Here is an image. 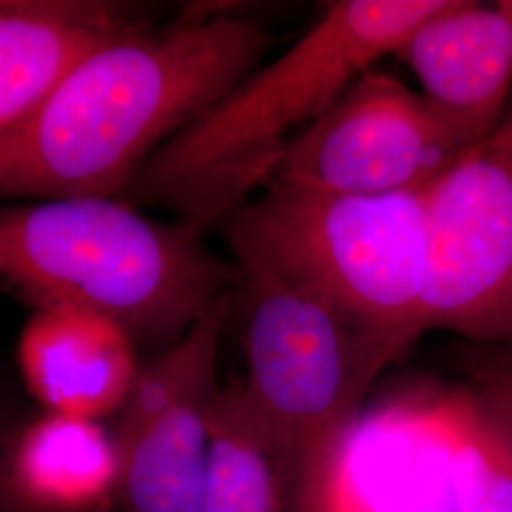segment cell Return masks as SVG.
<instances>
[{
  "instance_id": "6da1fadb",
  "label": "cell",
  "mask_w": 512,
  "mask_h": 512,
  "mask_svg": "<svg viewBox=\"0 0 512 512\" xmlns=\"http://www.w3.org/2000/svg\"><path fill=\"white\" fill-rule=\"evenodd\" d=\"M274 44L255 19L211 12L105 42L0 133V202L120 198L139 167Z\"/></svg>"
},
{
  "instance_id": "7a4b0ae2",
  "label": "cell",
  "mask_w": 512,
  "mask_h": 512,
  "mask_svg": "<svg viewBox=\"0 0 512 512\" xmlns=\"http://www.w3.org/2000/svg\"><path fill=\"white\" fill-rule=\"evenodd\" d=\"M448 0H342L139 167L118 200L202 232L266 188L294 139Z\"/></svg>"
},
{
  "instance_id": "3957f363",
  "label": "cell",
  "mask_w": 512,
  "mask_h": 512,
  "mask_svg": "<svg viewBox=\"0 0 512 512\" xmlns=\"http://www.w3.org/2000/svg\"><path fill=\"white\" fill-rule=\"evenodd\" d=\"M203 234L118 198L0 205V293L35 311H93L137 346L171 348L243 279Z\"/></svg>"
},
{
  "instance_id": "277c9868",
  "label": "cell",
  "mask_w": 512,
  "mask_h": 512,
  "mask_svg": "<svg viewBox=\"0 0 512 512\" xmlns=\"http://www.w3.org/2000/svg\"><path fill=\"white\" fill-rule=\"evenodd\" d=\"M423 190L342 196L272 186L219 228L241 272L308 291L399 361L425 332Z\"/></svg>"
},
{
  "instance_id": "5b68a950",
  "label": "cell",
  "mask_w": 512,
  "mask_h": 512,
  "mask_svg": "<svg viewBox=\"0 0 512 512\" xmlns=\"http://www.w3.org/2000/svg\"><path fill=\"white\" fill-rule=\"evenodd\" d=\"M241 344L249 401L293 463L308 512L330 482L370 387L397 359L308 291L241 272Z\"/></svg>"
},
{
  "instance_id": "8992f818",
  "label": "cell",
  "mask_w": 512,
  "mask_h": 512,
  "mask_svg": "<svg viewBox=\"0 0 512 512\" xmlns=\"http://www.w3.org/2000/svg\"><path fill=\"white\" fill-rule=\"evenodd\" d=\"M423 330L512 346V97L494 131L425 190Z\"/></svg>"
},
{
  "instance_id": "52a82bcc",
  "label": "cell",
  "mask_w": 512,
  "mask_h": 512,
  "mask_svg": "<svg viewBox=\"0 0 512 512\" xmlns=\"http://www.w3.org/2000/svg\"><path fill=\"white\" fill-rule=\"evenodd\" d=\"M476 145L420 92L374 67L294 139L266 188L342 196L420 192Z\"/></svg>"
},
{
  "instance_id": "ba28073f",
  "label": "cell",
  "mask_w": 512,
  "mask_h": 512,
  "mask_svg": "<svg viewBox=\"0 0 512 512\" xmlns=\"http://www.w3.org/2000/svg\"><path fill=\"white\" fill-rule=\"evenodd\" d=\"M234 296H222L177 344L139 368L110 427L122 458V511H202L220 338Z\"/></svg>"
},
{
  "instance_id": "9c48e42d",
  "label": "cell",
  "mask_w": 512,
  "mask_h": 512,
  "mask_svg": "<svg viewBox=\"0 0 512 512\" xmlns=\"http://www.w3.org/2000/svg\"><path fill=\"white\" fill-rule=\"evenodd\" d=\"M393 55L414 73L429 105L480 143L512 97V0H448Z\"/></svg>"
},
{
  "instance_id": "30bf717a",
  "label": "cell",
  "mask_w": 512,
  "mask_h": 512,
  "mask_svg": "<svg viewBox=\"0 0 512 512\" xmlns=\"http://www.w3.org/2000/svg\"><path fill=\"white\" fill-rule=\"evenodd\" d=\"M137 344L93 311H33L19 336L18 363L46 412L101 421L116 416L139 372Z\"/></svg>"
},
{
  "instance_id": "8fae6325",
  "label": "cell",
  "mask_w": 512,
  "mask_h": 512,
  "mask_svg": "<svg viewBox=\"0 0 512 512\" xmlns=\"http://www.w3.org/2000/svg\"><path fill=\"white\" fill-rule=\"evenodd\" d=\"M145 25L124 2L0 0V133L37 109L82 57Z\"/></svg>"
},
{
  "instance_id": "7c38bea8",
  "label": "cell",
  "mask_w": 512,
  "mask_h": 512,
  "mask_svg": "<svg viewBox=\"0 0 512 512\" xmlns=\"http://www.w3.org/2000/svg\"><path fill=\"white\" fill-rule=\"evenodd\" d=\"M122 458L101 421L46 412L16 431L2 467L10 512H103L118 499Z\"/></svg>"
},
{
  "instance_id": "4fadbf2b",
  "label": "cell",
  "mask_w": 512,
  "mask_h": 512,
  "mask_svg": "<svg viewBox=\"0 0 512 512\" xmlns=\"http://www.w3.org/2000/svg\"><path fill=\"white\" fill-rule=\"evenodd\" d=\"M200 512H308L293 463L241 380L220 387L211 412Z\"/></svg>"
},
{
  "instance_id": "5bb4252c",
  "label": "cell",
  "mask_w": 512,
  "mask_h": 512,
  "mask_svg": "<svg viewBox=\"0 0 512 512\" xmlns=\"http://www.w3.org/2000/svg\"><path fill=\"white\" fill-rule=\"evenodd\" d=\"M456 512H512V439L471 385L452 387Z\"/></svg>"
},
{
  "instance_id": "9a60e30c",
  "label": "cell",
  "mask_w": 512,
  "mask_h": 512,
  "mask_svg": "<svg viewBox=\"0 0 512 512\" xmlns=\"http://www.w3.org/2000/svg\"><path fill=\"white\" fill-rule=\"evenodd\" d=\"M471 387L512 439V346H480L467 357Z\"/></svg>"
},
{
  "instance_id": "2e32d148",
  "label": "cell",
  "mask_w": 512,
  "mask_h": 512,
  "mask_svg": "<svg viewBox=\"0 0 512 512\" xmlns=\"http://www.w3.org/2000/svg\"><path fill=\"white\" fill-rule=\"evenodd\" d=\"M10 437L12 435H6V427H4V421L0 416V512L6 511L4 509V497H2V467H4V456H6V448H8Z\"/></svg>"
}]
</instances>
